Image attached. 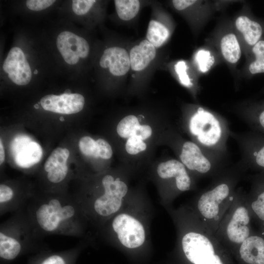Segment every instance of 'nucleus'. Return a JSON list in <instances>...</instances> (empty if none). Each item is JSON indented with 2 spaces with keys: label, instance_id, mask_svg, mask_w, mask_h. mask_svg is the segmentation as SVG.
<instances>
[{
  "label": "nucleus",
  "instance_id": "obj_1",
  "mask_svg": "<svg viewBox=\"0 0 264 264\" xmlns=\"http://www.w3.org/2000/svg\"><path fill=\"white\" fill-rule=\"evenodd\" d=\"M243 171L240 165L223 169L195 199L193 212L213 234L233 202Z\"/></svg>",
  "mask_w": 264,
  "mask_h": 264
},
{
  "label": "nucleus",
  "instance_id": "obj_2",
  "mask_svg": "<svg viewBox=\"0 0 264 264\" xmlns=\"http://www.w3.org/2000/svg\"><path fill=\"white\" fill-rule=\"evenodd\" d=\"M188 130L203 151L214 161L226 151L229 133L227 123L214 113L199 107L191 116Z\"/></svg>",
  "mask_w": 264,
  "mask_h": 264
},
{
  "label": "nucleus",
  "instance_id": "obj_3",
  "mask_svg": "<svg viewBox=\"0 0 264 264\" xmlns=\"http://www.w3.org/2000/svg\"><path fill=\"white\" fill-rule=\"evenodd\" d=\"M189 219V228L180 239L186 259L192 264H225V247L194 212Z\"/></svg>",
  "mask_w": 264,
  "mask_h": 264
},
{
  "label": "nucleus",
  "instance_id": "obj_4",
  "mask_svg": "<svg viewBox=\"0 0 264 264\" xmlns=\"http://www.w3.org/2000/svg\"><path fill=\"white\" fill-rule=\"evenodd\" d=\"M251 213L246 194L242 188L237 189L233 202L222 218L214 234L225 247L236 251L251 234Z\"/></svg>",
  "mask_w": 264,
  "mask_h": 264
},
{
  "label": "nucleus",
  "instance_id": "obj_5",
  "mask_svg": "<svg viewBox=\"0 0 264 264\" xmlns=\"http://www.w3.org/2000/svg\"><path fill=\"white\" fill-rule=\"evenodd\" d=\"M179 157L187 169L202 177H213L224 169L193 141H187L183 143Z\"/></svg>",
  "mask_w": 264,
  "mask_h": 264
},
{
  "label": "nucleus",
  "instance_id": "obj_6",
  "mask_svg": "<svg viewBox=\"0 0 264 264\" xmlns=\"http://www.w3.org/2000/svg\"><path fill=\"white\" fill-rule=\"evenodd\" d=\"M104 194L94 201V208L99 215L107 217L116 213L120 208L123 198L128 192L126 183L119 178L114 180L110 175L102 179Z\"/></svg>",
  "mask_w": 264,
  "mask_h": 264
},
{
  "label": "nucleus",
  "instance_id": "obj_7",
  "mask_svg": "<svg viewBox=\"0 0 264 264\" xmlns=\"http://www.w3.org/2000/svg\"><path fill=\"white\" fill-rule=\"evenodd\" d=\"M112 226L120 242L125 247L135 248L144 243L145 233L143 226L133 217L119 214L114 219Z\"/></svg>",
  "mask_w": 264,
  "mask_h": 264
},
{
  "label": "nucleus",
  "instance_id": "obj_8",
  "mask_svg": "<svg viewBox=\"0 0 264 264\" xmlns=\"http://www.w3.org/2000/svg\"><path fill=\"white\" fill-rule=\"evenodd\" d=\"M57 47L65 61L69 65H75L80 58H86L89 52L87 41L73 33L65 31L57 37Z\"/></svg>",
  "mask_w": 264,
  "mask_h": 264
},
{
  "label": "nucleus",
  "instance_id": "obj_9",
  "mask_svg": "<svg viewBox=\"0 0 264 264\" xmlns=\"http://www.w3.org/2000/svg\"><path fill=\"white\" fill-rule=\"evenodd\" d=\"M242 149V169L249 167L264 170V134L255 132L239 138Z\"/></svg>",
  "mask_w": 264,
  "mask_h": 264
},
{
  "label": "nucleus",
  "instance_id": "obj_10",
  "mask_svg": "<svg viewBox=\"0 0 264 264\" xmlns=\"http://www.w3.org/2000/svg\"><path fill=\"white\" fill-rule=\"evenodd\" d=\"M9 78L15 84H28L32 78V72L22 50L14 47L9 51L2 66Z\"/></svg>",
  "mask_w": 264,
  "mask_h": 264
},
{
  "label": "nucleus",
  "instance_id": "obj_11",
  "mask_svg": "<svg viewBox=\"0 0 264 264\" xmlns=\"http://www.w3.org/2000/svg\"><path fill=\"white\" fill-rule=\"evenodd\" d=\"M42 108L45 110L55 113L71 114L81 111L85 104L84 96L79 93H63L56 95L49 94L40 101Z\"/></svg>",
  "mask_w": 264,
  "mask_h": 264
},
{
  "label": "nucleus",
  "instance_id": "obj_12",
  "mask_svg": "<svg viewBox=\"0 0 264 264\" xmlns=\"http://www.w3.org/2000/svg\"><path fill=\"white\" fill-rule=\"evenodd\" d=\"M14 160L22 168H28L37 163L43 155L41 146L27 136L17 137L13 144Z\"/></svg>",
  "mask_w": 264,
  "mask_h": 264
},
{
  "label": "nucleus",
  "instance_id": "obj_13",
  "mask_svg": "<svg viewBox=\"0 0 264 264\" xmlns=\"http://www.w3.org/2000/svg\"><path fill=\"white\" fill-rule=\"evenodd\" d=\"M99 64L102 68H108L114 76H124L131 68L129 54L122 47H109L104 50Z\"/></svg>",
  "mask_w": 264,
  "mask_h": 264
},
{
  "label": "nucleus",
  "instance_id": "obj_14",
  "mask_svg": "<svg viewBox=\"0 0 264 264\" xmlns=\"http://www.w3.org/2000/svg\"><path fill=\"white\" fill-rule=\"evenodd\" d=\"M157 173L163 179L176 178L180 192L187 191L192 188V180L186 168L177 160L172 159L160 163L157 168Z\"/></svg>",
  "mask_w": 264,
  "mask_h": 264
},
{
  "label": "nucleus",
  "instance_id": "obj_15",
  "mask_svg": "<svg viewBox=\"0 0 264 264\" xmlns=\"http://www.w3.org/2000/svg\"><path fill=\"white\" fill-rule=\"evenodd\" d=\"M236 251L246 264H264V238L251 233Z\"/></svg>",
  "mask_w": 264,
  "mask_h": 264
},
{
  "label": "nucleus",
  "instance_id": "obj_16",
  "mask_svg": "<svg viewBox=\"0 0 264 264\" xmlns=\"http://www.w3.org/2000/svg\"><path fill=\"white\" fill-rule=\"evenodd\" d=\"M62 207L60 201L55 198L40 206L36 212V218L42 229L52 232L58 227L62 221L59 213Z\"/></svg>",
  "mask_w": 264,
  "mask_h": 264
},
{
  "label": "nucleus",
  "instance_id": "obj_17",
  "mask_svg": "<svg viewBox=\"0 0 264 264\" xmlns=\"http://www.w3.org/2000/svg\"><path fill=\"white\" fill-rule=\"evenodd\" d=\"M156 56L155 47L147 40L133 46L130 52L131 68L135 71L145 69Z\"/></svg>",
  "mask_w": 264,
  "mask_h": 264
},
{
  "label": "nucleus",
  "instance_id": "obj_18",
  "mask_svg": "<svg viewBox=\"0 0 264 264\" xmlns=\"http://www.w3.org/2000/svg\"><path fill=\"white\" fill-rule=\"evenodd\" d=\"M235 26L241 34L246 44L252 47L264 35V26L260 22L247 16L238 17Z\"/></svg>",
  "mask_w": 264,
  "mask_h": 264
},
{
  "label": "nucleus",
  "instance_id": "obj_19",
  "mask_svg": "<svg viewBox=\"0 0 264 264\" xmlns=\"http://www.w3.org/2000/svg\"><path fill=\"white\" fill-rule=\"evenodd\" d=\"M220 47L224 59L232 64L237 63L240 60L242 52L236 36L233 33H228L221 38Z\"/></svg>",
  "mask_w": 264,
  "mask_h": 264
},
{
  "label": "nucleus",
  "instance_id": "obj_20",
  "mask_svg": "<svg viewBox=\"0 0 264 264\" xmlns=\"http://www.w3.org/2000/svg\"><path fill=\"white\" fill-rule=\"evenodd\" d=\"M243 115L255 132L264 134V100L252 103Z\"/></svg>",
  "mask_w": 264,
  "mask_h": 264
},
{
  "label": "nucleus",
  "instance_id": "obj_21",
  "mask_svg": "<svg viewBox=\"0 0 264 264\" xmlns=\"http://www.w3.org/2000/svg\"><path fill=\"white\" fill-rule=\"evenodd\" d=\"M252 195L246 194V200L251 215L264 222V182L260 183Z\"/></svg>",
  "mask_w": 264,
  "mask_h": 264
},
{
  "label": "nucleus",
  "instance_id": "obj_22",
  "mask_svg": "<svg viewBox=\"0 0 264 264\" xmlns=\"http://www.w3.org/2000/svg\"><path fill=\"white\" fill-rule=\"evenodd\" d=\"M22 252L20 242L15 238L0 233V257L5 261H12Z\"/></svg>",
  "mask_w": 264,
  "mask_h": 264
},
{
  "label": "nucleus",
  "instance_id": "obj_23",
  "mask_svg": "<svg viewBox=\"0 0 264 264\" xmlns=\"http://www.w3.org/2000/svg\"><path fill=\"white\" fill-rule=\"evenodd\" d=\"M170 35L168 28L161 22L151 20L146 34L147 40L155 47H159L167 41Z\"/></svg>",
  "mask_w": 264,
  "mask_h": 264
},
{
  "label": "nucleus",
  "instance_id": "obj_24",
  "mask_svg": "<svg viewBox=\"0 0 264 264\" xmlns=\"http://www.w3.org/2000/svg\"><path fill=\"white\" fill-rule=\"evenodd\" d=\"M253 59L248 66L251 75L264 73V35L251 47Z\"/></svg>",
  "mask_w": 264,
  "mask_h": 264
},
{
  "label": "nucleus",
  "instance_id": "obj_25",
  "mask_svg": "<svg viewBox=\"0 0 264 264\" xmlns=\"http://www.w3.org/2000/svg\"><path fill=\"white\" fill-rule=\"evenodd\" d=\"M115 9L119 18L123 21H130L134 18L140 9L137 0H115Z\"/></svg>",
  "mask_w": 264,
  "mask_h": 264
},
{
  "label": "nucleus",
  "instance_id": "obj_26",
  "mask_svg": "<svg viewBox=\"0 0 264 264\" xmlns=\"http://www.w3.org/2000/svg\"><path fill=\"white\" fill-rule=\"evenodd\" d=\"M69 156V152L66 148H57L53 150L47 159L44 165V170L48 173L51 170L66 164V162Z\"/></svg>",
  "mask_w": 264,
  "mask_h": 264
},
{
  "label": "nucleus",
  "instance_id": "obj_27",
  "mask_svg": "<svg viewBox=\"0 0 264 264\" xmlns=\"http://www.w3.org/2000/svg\"><path fill=\"white\" fill-rule=\"evenodd\" d=\"M139 125L138 119L135 115H129L120 121L117 126L116 131L120 137L129 138Z\"/></svg>",
  "mask_w": 264,
  "mask_h": 264
},
{
  "label": "nucleus",
  "instance_id": "obj_28",
  "mask_svg": "<svg viewBox=\"0 0 264 264\" xmlns=\"http://www.w3.org/2000/svg\"><path fill=\"white\" fill-rule=\"evenodd\" d=\"M195 59L199 70L203 73L208 71L215 63V58L211 52L203 49L196 53Z\"/></svg>",
  "mask_w": 264,
  "mask_h": 264
},
{
  "label": "nucleus",
  "instance_id": "obj_29",
  "mask_svg": "<svg viewBox=\"0 0 264 264\" xmlns=\"http://www.w3.org/2000/svg\"><path fill=\"white\" fill-rule=\"evenodd\" d=\"M79 147L85 156L94 158L99 157L96 141L89 136L82 137L79 142Z\"/></svg>",
  "mask_w": 264,
  "mask_h": 264
},
{
  "label": "nucleus",
  "instance_id": "obj_30",
  "mask_svg": "<svg viewBox=\"0 0 264 264\" xmlns=\"http://www.w3.org/2000/svg\"><path fill=\"white\" fill-rule=\"evenodd\" d=\"M147 145L143 140L136 136H132L128 138L125 149L130 154L135 155L146 149Z\"/></svg>",
  "mask_w": 264,
  "mask_h": 264
},
{
  "label": "nucleus",
  "instance_id": "obj_31",
  "mask_svg": "<svg viewBox=\"0 0 264 264\" xmlns=\"http://www.w3.org/2000/svg\"><path fill=\"white\" fill-rule=\"evenodd\" d=\"M187 65L184 61H179L175 66V71L180 83L184 86L190 88L193 84L187 73Z\"/></svg>",
  "mask_w": 264,
  "mask_h": 264
},
{
  "label": "nucleus",
  "instance_id": "obj_32",
  "mask_svg": "<svg viewBox=\"0 0 264 264\" xmlns=\"http://www.w3.org/2000/svg\"><path fill=\"white\" fill-rule=\"evenodd\" d=\"M96 2L95 0H73L72 10L76 15H84L89 11Z\"/></svg>",
  "mask_w": 264,
  "mask_h": 264
},
{
  "label": "nucleus",
  "instance_id": "obj_33",
  "mask_svg": "<svg viewBox=\"0 0 264 264\" xmlns=\"http://www.w3.org/2000/svg\"><path fill=\"white\" fill-rule=\"evenodd\" d=\"M68 172L67 165L55 168L47 173L48 180L54 183H57L63 181L66 177Z\"/></svg>",
  "mask_w": 264,
  "mask_h": 264
},
{
  "label": "nucleus",
  "instance_id": "obj_34",
  "mask_svg": "<svg viewBox=\"0 0 264 264\" xmlns=\"http://www.w3.org/2000/svg\"><path fill=\"white\" fill-rule=\"evenodd\" d=\"M96 141L98 148L99 157L105 159L111 158L112 155V150L110 144L102 138H99Z\"/></svg>",
  "mask_w": 264,
  "mask_h": 264
},
{
  "label": "nucleus",
  "instance_id": "obj_35",
  "mask_svg": "<svg viewBox=\"0 0 264 264\" xmlns=\"http://www.w3.org/2000/svg\"><path fill=\"white\" fill-rule=\"evenodd\" d=\"M55 2L53 0H28L26 5L30 10L37 11L49 7Z\"/></svg>",
  "mask_w": 264,
  "mask_h": 264
},
{
  "label": "nucleus",
  "instance_id": "obj_36",
  "mask_svg": "<svg viewBox=\"0 0 264 264\" xmlns=\"http://www.w3.org/2000/svg\"><path fill=\"white\" fill-rule=\"evenodd\" d=\"M66 257L60 254H51L44 257L36 264H70Z\"/></svg>",
  "mask_w": 264,
  "mask_h": 264
},
{
  "label": "nucleus",
  "instance_id": "obj_37",
  "mask_svg": "<svg viewBox=\"0 0 264 264\" xmlns=\"http://www.w3.org/2000/svg\"><path fill=\"white\" fill-rule=\"evenodd\" d=\"M152 128L148 125H139L134 131L132 136H136L144 140L149 138L152 134Z\"/></svg>",
  "mask_w": 264,
  "mask_h": 264
},
{
  "label": "nucleus",
  "instance_id": "obj_38",
  "mask_svg": "<svg viewBox=\"0 0 264 264\" xmlns=\"http://www.w3.org/2000/svg\"><path fill=\"white\" fill-rule=\"evenodd\" d=\"M13 191L10 187L3 184L0 185V203L10 201L13 198Z\"/></svg>",
  "mask_w": 264,
  "mask_h": 264
},
{
  "label": "nucleus",
  "instance_id": "obj_39",
  "mask_svg": "<svg viewBox=\"0 0 264 264\" xmlns=\"http://www.w3.org/2000/svg\"><path fill=\"white\" fill-rule=\"evenodd\" d=\"M75 214L73 207L70 205L63 206L60 213V217L61 221L67 220L72 218Z\"/></svg>",
  "mask_w": 264,
  "mask_h": 264
},
{
  "label": "nucleus",
  "instance_id": "obj_40",
  "mask_svg": "<svg viewBox=\"0 0 264 264\" xmlns=\"http://www.w3.org/2000/svg\"><path fill=\"white\" fill-rule=\"evenodd\" d=\"M196 1L195 0H174L172 3L176 10H182L194 4Z\"/></svg>",
  "mask_w": 264,
  "mask_h": 264
},
{
  "label": "nucleus",
  "instance_id": "obj_41",
  "mask_svg": "<svg viewBox=\"0 0 264 264\" xmlns=\"http://www.w3.org/2000/svg\"><path fill=\"white\" fill-rule=\"evenodd\" d=\"M5 159L4 150L2 143L1 139L0 140V164L1 165Z\"/></svg>",
  "mask_w": 264,
  "mask_h": 264
},
{
  "label": "nucleus",
  "instance_id": "obj_42",
  "mask_svg": "<svg viewBox=\"0 0 264 264\" xmlns=\"http://www.w3.org/2000/svg\"><path fill=\"white\" fill-rule=\"evenodd\" d=\"M34 73L35 74H37V73H38V71H37V70H35L34 71Z\"/></svg>",
  "mask_w": 264,
  "mask_h": 264
}]
</instances>
